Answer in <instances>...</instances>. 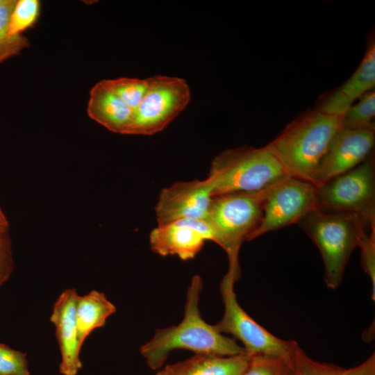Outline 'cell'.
Listing matches in <instances>:
<instances>
[{
  "mask_svg": "<svg viewBox=\"0 0 375 375\" xmlns=\"http://www.w3.org/2000/svg\"><path fill=\"white\" fill-rule=\"evenodd\" d=\"M317 208L356 215L370 226L375 225V168L372 154L353 169L317 185Z\"/></svg>",
  "mask_w": 375,
  "mask_h": 375,
  "instance_id": "6",
  "label": "cell"
},
{
  "mask_svg": "<svg viewBox=\"0 0 375 375\" xmlns=\"http://www.w3.org/2000/svg\"><path fill=\"white\" fill-rule=\"evenodd\" d=\"M40 10L41 3L38 0H17L9 20V33L22 34L33 26L39 18Z\"/></svg>",
  "mask_w": 375,
  "mask_h": 375,
  "instance_id": "23",
  "label": "cell"
},
{
  "mask_svg": "<svg viewBox=\"0 0 375 375\" xmlns=\"http://www.w3.org/2000/svg\"><path fill=\"white\" fill-rule=\"evenodd\" d=\"M203 284L200 276L192 278L182 321L177 325L156 329L153 336L140 347V353L151 369L162 367L169 353L176 349L222 356L246 353L235 339L219 333L201 317L199 303Z\"/></svg>",
  "mask_w": 375,
  "mask_h": 375,
  "instance_id": "1",
  "label": "cell"
},
{
  "mask_svg": "<svg viewBox=\"0 0 375 375\" xmlns=\"http://www.w3.org/2000/svg\"><path fill=\"white\" fill-rule=\"evenodd\" d=\"M316 208L317 186L308 181L288 177L271 189L260 223L251 240L269 231L299 224Z\"/></svg>",
  "mask_w": 375,
  "mask_h": 375,
  "instance_id": "9",
  "label": "cell"
},
{
  "mask_svg": "<svg viewBox=\"0 0 375 375\" xmlns=\"http://www.w3.org/2000/svg\"><path fill=\"white\" fill-rule=\"evenodd\" d=\"M105 84L124 103L135 110L144 97L149 88V78L120 77L103 79Z\"/></svg>",
  "mask_w": 375,
  "mask_h": 375,
  "instance_id": "22",
  "label": "cell"
},
{
  "mask_svg": "<svg viewBox=\"0 0 375 375\" xmlns=\"http://www.w3.org/2000/svg\"><path fill=\"white\" fill-rule=\"evenodd\" d=\"M149 81L126 135H151L162 131L190 103V89L185 79L156 75Z\"/></svg>",
  "mask_w": 375,
  "mask_h": 375,
  "instance_id": "8",
  "label": "cell"
},
{
  "mask_svg": "<svg viewBox=\"0 0 375 375\" xmlns=\"http://www.w3.org/2000/svg\"><path fill=\"white\" fill-rule=\"evenodd\" d=\"M212 198L207 178L176 182L163 188L155 207L158 226L182 219L205 220Z\"/></svg>",
  "mask_w": 375,
  "mask_h": 375,
  "instance_id": "11",
  "label": "cell"
},
{
  "mask_svg": "<svg viewBox=\"0 0 375 375\" xmlns=\"http://www.w3.org/2000/svg\"><path fill=\"white\" fill-rule=\"evenodd\" d=\"M375 85V42L369 41L364 57L350 78L330 93L317 108L333 115H343L356 101Z\"/></svg>",
  "mask_w": 375,
  "mask_h": 375,
  "instance_id": "14",
  "label": "cell"
},
{
  "mask_svg": "<svg viewBox=\"0 0 375 375\" xmlns=\"http://www.w3.org/2000/svg\"><path fill=\"white\" fill-rule=\"evenodd\" d=\"M249 357L247 353L231 356L195 354L185 360L165 365L155 375H242Z\"/></svg>",
  "mask_w": 375,
  "mask_h": 375,
  "instance_id": "16",
  "label": "cell"
},
{
  "mask_svg": "<svg viewBox=\"0 0 375 375\" xmlns=\"http://www.w3.org/2000/svg\"><path fill=\"white\" fill-rule=\"evenodd\" d=\"M87 113L90 119L108 131L127 134L133 119L134 110L117 96L101 80L90 91Z\"/></svg>",
  "mask_w": 375,
  "mask_h": 375,
  "instance_id": "15",
  "label": "cell"
},
{
  "mask_svg": "<svg viewBox=\"0 0 375 375\" xmlns=\"http://www.w3.org/2000/svg\"><path fill=\"white\" fill-rule=\"evenodd\" d=\"M9 223L7 217L0 206V231H8Z\"/></svg>",
  "mask_w": 375,
  "mask_h": 375,
  "instance_id": "27",
  "label": "cell"
},
{
  "mask_svg": "<svg viewBox=\"0 0 375 375\" xmlns=\"http://www.w3.org/2000/svg\"><path fill=\"white\" fill-rule=\"evenodd\" d=\"M317 247L324 268L327 287L335 290L342 283L349 259L355 248L372 228L358 215L315 209L299 223Z\"/></svg>",
  "mask_w": 375,
  "mask_h": 375,
  "instance_id": "4",
  "label": "cell"
},
{
  "mask_svg": "<svg viewBox=\"0 0 375 375\" xmlns=\"http://www.w3.org/2000/svg\"><path fill=\"white\" fill-rule=\"evenodd\" d=\"M1 0H0V3H1Z\"/></svg>",
  "mask_w": 375,
  "mask_h": 375,
  "instance_id": "28",
  "label": "cell"
},
{
  "mask_svg": "<svg viewBox=\"0 0 375 375\" xmlns=\"http://www.w3.org/2000/svg\"><path fill=\"white\" fill-rule=\"evenodd\" d=\"M375 92L371 90L351 105L343 115L342 128L348 129L374 128Z\"/></svg>",
  "mask_w": 375,
  "mask_h": 375,
  "instance_id": "21",
  "label": "cell"
},
{
  "mask_svg": "<svg viewBox=\"0 0 375 375\" xmlns=\"http://www.w3.org/2000/svg\"><path fill=\"white\" fill-rule=\"evenodd\" d=\"M242 375H297V373L290 351L285 356H250Z\"/></svg>",
  "mask_w": 375,
  "mask_h": 375,
  "instance_id": "20",
  "label": "cell"
},
{
  "mask_svg": "<svg viewBox=\"0 0 375 375\" xmlns=\"http://www.w3.org/2000/svg\"><path fill=\"white\" fill-rule=\"evenodd\" d=\"M291 355L297 375H375V353L360 364L344 368L332 363L319 362L309 357L295 342Z\"/></svg>",
  "mask_w": 375,
  "mask_h": 375,
  "instance_id": "18",
  "label": "cell"
},
{
  "mask_svg": "<svg viewBox=\"0 0 375 375\" xmlns=\"http://www.w3.org/2000/svg\"><path fill=\"white\" fill-rule=\"evenodd\" d=\"M358 247L361 250V263L364 271L370 277L372 284V299L375 300V226L369 234L362 238Z\"/></svg>",
  "mask_w": 375,
  "mask_h": 375,
  "instance_id": "25",
  "label": "cell"
},
{
  "mask_svg": "<svg viewBox=\"0 0 375 375\" xmlns=\"http://www.w3.org/2000/svg\"><path fill=\"white\" fill-rule=\"evenodd\" d=\"M273 186L260 191L213 197L205 220L214 232L215 243L226 251L229 269L240 272V246L243 242L251 240L259 226L265 201Z\"/></svg>",
  "mask_w": 375,
  "mask_h": 375,
  "instance_id": "5",
  "label": "cell"
},
{
  "mask_svg": "<svg viewBox=\"0 0 375 375\" xmlns=\"http://www.w3.org/2000/svg\"><path fill=\"white\" fill-rule=\"evenodd\" d=\"M116 312L115 306L106 296L97 290L78 297L76 305V323L81 347L95 329L106 324L107 319Z\"/></svg>",
  "mask_w": 375,
  "mask_h": 375,
  "instance_id": "17",
  "label": "cell"
},
{
  "mask_svg": "<svg viewBox=\"0 0 375 375\" xmlns=\"http://www.w3.org/2000/svg\"><path fill=\"white\" fill-rule=\"evenodd\" d=\"M0 375H30L26 354L0 342Z\"/></svg>",
  "mask_w": 375,
  "mask_h": 375,
  "instance_id": "24",
  "label": "cell"
},
{
  "mask_svg": "<svg viewBox=\"0 0 375 375\" xmlns=\"http://www.w3.org/2000/svg\"><path fill=\"white\" fill-rule=\"evenodd\" d=\"M16 1L1 0L0 3V65L19 55L31 44L30 40L23 34L9 33V20Z\"/></svg>",
  "mask_w": 375,
  "mask_h": 375,
  "instance_id": "19",
  "label": "cell"
},
{
  "mask_svg": "<svg viewBox=\"0 0 375 375\" xmlns=\"http://www.w3.org/2000/svg\"><path fill=\"white\" fill-rule=\"evenodd\" d=\"M14 269L11 242L8 231H0V287L10 278Z\"/></svg>",
  "mask_w": 375,
  "mask_h": 375,
  "instance_id": "26",
  "label": "cell"
},
{
  "mask_svg": "<svg viewBox=\"0 0 375 375\" xmlns=\"http://www.w3.org/2000/svg\"><path fill=\"white\" fill-rule=\"evenodd\" d=\"M239 276L228 270L220 283L224 312L214 327L219 333L230 334L239 340L249 356H288L295 340L276 337L253 319L238 303L233 288Z\"/></svg>",
  "mask_w": 375,
  "mask_h": 375,
  "instance_id": "7",
  "label": "cell"
},
{
  "mask_svg": "<svg viewBox=\"0 0 375 375\" xmlns=\"http://www.w3.org/2000/svg\"><path fill=\"white\" fill-rule=\"evenodd\" d=\"M206 240L215 242V236L207 222L201 219H182L158 226L149 235L152 251L162 256H177L183 260L194 258Z\"/></svg>",
  "mask_w": 375,
  "mask_h": 375,
  "instance_id": "12",
  "label": "cell"
},
{
  "mask_svg": "<svg viewBox=\"0 0 375 375\" xmlns=\"http://www.w3.org/2000/svg\"><path fill=\"white\" fill-rule=\"evenodd\" d=\"M78 297L76 289L65 290L56 301L50 317L60 351L59 372L62 375H76L83 365L76 315Z\"/></svg>",
  "mask_w": 375,
  "mask_h": 375,
  "instance_id": "13",
  "label": "cell"
},
{
  "mask_svg": "<svg viewBox=\"0 0 375 375\" xmlns=\"http://www.w3.org/2000/svg\"><path fill=\"white\" fill-rule=\"evenodd\" d=\"M374 141V128H342L332 140L310 181L317 186L353 169L372 153Z\"/></svg>",
  "mask_w": 375,
  "mask_h": 375,
  "instance_id": "10",
  "label": "cell"
},
{
  "mask_svg": "<svg viewBox=\"0 0 375 375\" xmlns=\"http://www.w3.org/2000/svg\"><path fill=\"white\" fill-rule=\"evenodd\" d=\"M342 117L318 108L308 110L290 122L265 148L291 176L310 181L334 136L342 128Z\"/></svg>",
  "mask_w": 375,
  "mask_h": 375,
  "instance_id": "2",
  "label": "cell"
},
{
  "mask_svg": "<svg viewBox=\"0 0 375 375\" xmlns=\"http://www.w3.org/2000/svg\"><path fill=\"white\" fill-rule=\"evenodd\" d=\"M290 176L265 147L244 146L218 154L211 162L207 178L215 197L262 190Z\"/></svg>",
  "mask_w": 375,
  "mask_h": 375,
  "instance_id": "3",
  "label": "cell"
}]
</instances>
